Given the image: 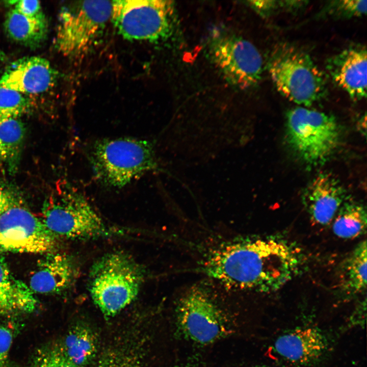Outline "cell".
<instances>
[{"label":"cell","instance_id":"1","mask_svg":"<svg viewBox=\"0 0 367 367\" xmlns=\"http://www.w3.org/2000/svg\"><path fill=\"white\" fill-rule=\"evenodd\" d=\"M303 261L301 250L288 240L255 237L212 249L199 269L225 286L269 293L281 289L295 277Z\"/></svg>","mask_w":367,"mask_h":367},{"label":"cell","instance_id":"2","mask_svg":"<svg viewBox=\"0 0 367 367\" xmlns=\"http://www.w3.org/2000/svg\"><path fill=\"white\" fill-rule=\"evenodd\" d=\"M89 160L97 181L111 188H123L158 167L153 143L130 138L95 141Z\"/></svg>","mask_w":367,"mask_h":367},{"label":"cell","instance_id":"3","mask_svg":"<svg viewBox=\"0 0 367 367\" xmlns=\"http://www.w3.org/2000/svg\"><path fill=\"white\" fill-rule=\"evenodd\" d=\"M144 279L142 267L126 253H109L96 261L90 270L91 297L107 318L114 317L137 297Z\"/></svg>","mask_w":367,"mask_h":367},{"label":"cell","instance_id":"4","mask_svg":"<svg viewBox=\"0 0 367 367\" xmlns=\"http://www.w3.org/2000/svg\"><path fill=\"white\" fill-rule=\"evenodd\" d=\"M41 218L57 238L87 240L110 236L109 227L77 189L62 184L45 201Z\"/></svg>","mask_w":367,"mask_h":367},{"label":"cell","instance_id":"5","mask_svg":"<svg viewBox=\"0 0 367 367\" xmlns=\"http://www.w3.org/2000/svg\"><path fill=\"white\" fill-rule=\"evenodd\" d=\"M340 130L330 114L299 107L286 114L285 140L295 157L305 165L325 163L337 149Z\"/></svg>","mask_w":367,"mask_h":367},{"label":"cell","instance_id":"6","mask_svg":"<svg viewBox=\"0 0 367 367\" xmlns=\"http://www.w3.org/2000/svg\"><path fill=\"white\" fill-rule=\"evenodd\" d=\"M268 69L277 90L300 106H309L325 94L321 71L308 54L296 46L277 45L270 55Z\"/></svg>","mask_w":367,"mask_h":367},{"label":"cell","instance_id":"7","mask_svg":"<svg viewBox=\"0 0 367 367\" xmlns=\"http://www.w3.org/2000/svg\"><path fill=\"white\" fill-rule=\"evenodd\" d=\"M111 18L119 35L129 41L155 42L169 37L175 21L173 2L112 1Z\"/></svg>","mask_w":367,"mask_h":367},{"label":"cell","instance_id":"8","mask_svg":"<svg viewBox=\"0 0 367 367\" xmlns=\"http://www.w3.org/2000/svg\"><path fill=\"white\" fill-rule=\"evenodd\" d=\"M111 11L108 1H75L64 8L57 40L60 51L70 57L88 53L101 36Z\"/></svg>","mask_w":367,"mask_h":367},{"label":"cell","instance_id":"9","mask_svg":"<svg viewBox=\"0 0 367 367\" xmlns=\"http://www.w3.org/2000/svg\"><path fill=\"white\" fill-rule=\"evenodd\" d=\"M176 314L184 336L197 344H212L231 332L225 313L208 290L200 285L192 287L181 296Z\"/></svg>","mask_w":367,"mask_h":367},{"label":"cell","instance_id":"10","mask_svg":"<svg viewBox=\"0 0 367 367\" xmlns=\"http://www.w3.org/2000/svg\"><path fill=\"white\" fill-rule=\"evenodd\" d=\"M209 52L215 65L233 85L247 89L260 81L262 57L248 40L233 35L217 37L211 43Z\"/></svg>","mask_w":367,"mask_h":367},{"label":"cell","instance_id":"11","mask_svg":"<svg viewBox=\"0 0 367 367\" xmlns=\"http://www.w3.org/2000/svg\"><path fill=\"white\" fill-rule=\"evenodd\" d=\"M57 238L41 219L17 204L0 215V251L53 252Z\"/></svg>","mask_w":367,"mask_h":367},{"label":"cell","instance_id":"12","mask_svg":"<svg viewBox=\"0 0 367 367\" xmlns=\"http://www.w3.org/2000/svg\"><path fill=\"white\" fill-rule=\"evenodd\" d=\"M275 352L285 361L308 367L318 364L330 351L328 336L315 326H298L279 335L274 344Z\"/></svg>","mask_w":367,"mask_h":367},{"label":"cell","instance_id":"13","mask_svg":"<svg viewBox=\"0 0 367 367\" xmlns=\"http://www.w3.org/2000/svg\"><path fill=\"white\" fill-rule=\"evenodd\" d=\"M366 63L365 46L354 45L328 60L326 69L333 82L358 101L366 97Z\"/></svg>","mask_w":367,"mask_h":367},{"label":"cell","instance_id":"14","mask_svg":"<svg viewBox=\"0 0 367 367\" xmlns=\"http://www.w3.org/2000/svg\"><path fill=\"white\" fill-rule=\"evenodd\" d=\"M57 72L42 57H24L13 63L0 78V86L22 94H38L52 88Z\"/></svg>","mask_w":367,"mask_h":367},{"label":"cell","instance_id":"15","mask_svg":"<svg viewBox=\"0 0 367 367\" xmlns=\"http://www.w3.org/2000/svg\"><path fill=\"white\" fill-rule=\"evenodd\" d=\"M346 192L337 178L330 173L318 174L307 186L303 203L311 220L316 224L327 225L332 222L344 203Z\"/></svg>","mask_w":367,"mask_h":367},{"label":"cell","instance_id":"16","mask_svg":"<svg viewBox=\"0 0 367 367\" xmlns=\"http://www.w3.org/2000/svg\"><path fill=\"white\" fill-rule=\"evenodd\" d=\"M77 268L69 256L54 252L39 260L30 279V289L33 293L58 294L73 283Z\"/></svg>","mask_w":367,"mask_h":367},{"label":"cell","instance_id":"17","mask_svg":"<svg viewBox=\"0 0 367 367\" xmlns=\"http://www.w3.org/2000/svg\"><path fill=\"white\" fill-rule=\"evenodd\" d=\"M37 306L33 292L14 276L0 256V314L30 313Z\"/></svg>","mask_w":367,"mask_h":367},{"label":"cell","instance_id":"18","mask_svg":"<svg viewBox=\"0 0 367 367\" xmlns=\"http://www.w3.org/2000/svg\"><path fill=\"white\" fill-rule=\"evenodd\" d=\"M366 242H360L340 264L337 286L345 297L355 296L366 287Z\"/></svg>","mask_w":367,"mask_h":367},{"label":"cell","instance_id":"19","mask_svg":"<svg viewBox=\"0 0 367 367\" xmlns=\"http://www.w3.org/2000/svg\"><path fill=\"white\" fill-rule=\"evenodd\" d=\"M4 29L12 40L31 48L40 45L46 39L48 32L46 20L27 17L14 9L7 13Z\"/></svg>","mask_w":367,"mask_h":367},{"label":"cell","instance_id":"20","mask_svg":"<svg viewBox=\"0 0 367 367\" xmlns=\"http://www.w3.org/2000/svg\"><path fill=\"white\" fill-rule=\"evenodd\" d=\"M61 348L74 365L77 367H86L96 355L97 338L89 326L82 323L76 324L66 334Z\"/></svg>","mask_w":367,"mask_h":367},{"label":"cell","instance_id":"21","mask_svg":"<svg viewBox=\"0 0 367 367\" xmlns=\"http://www.w3.org/2000/svg\"><path fill=\"white\" fill-rule=\"evenodd\" d=\"M366 210L361 204L345 201L332 220V230L339 238L352 239L366 232Z\"/></svg>","mask_w":367,"mask_h":367},{"label":"cell","instance_id":"22","mask_svg":"<svg viewBox=\"0 0 367 367\" xmlns=\"http://www.w3.org/2000/svg\"><path fill=\"white\" fill-rule=\"evenodd\" d=\"M25 129L18 119L0 123V163L16 159L23 144Z\"/></svg>","mask_w":367,"mask_h":367},{"label":"cell","instance_id":"23","mask_svg":"<svg viewBox=\"0 0 367 367\" xmlns=\"http://www.w3.org/2000/svg\"><path fill=\"white\" fill-rule=\"evenodd\" d=\"M30 106L23 94L0 86V123L18 119L29 111Z\"/></svg>","mask_w":367,"mask_h":367},{"label":"cell","instance_id":"24","mask_svg":"<svg viewBox=\"0 0 367 367\" xmlns=\"http://www.w3.org/2000/svg\"><path fill=\"white\" fill-rule=\"evenodd\" d=\"M366 1L339 0L330 2L323 8L322 15L337 18L360 17L366 13Z\"/></svg>","mask_w":367,"mask_h":367},{"label":"cell","instance_id":"25","mask_svg":"<svg viewBox=\"0 0 367 367\" xmlns=\"http://www.w3.org/2000/svg\"><path fill=\"white\" fill-rule=\"evenodd\" d=\"M33 367L77 366L67 358L61 347H46L37 352Z\"/></svg>","mask_w":367,"mask_h":367},{"label":"cell","instance_id":"26","mask_svg":"<svg viewBox=\"0 0 367 367\" xmlns=\"http://www.w3.org/2000/svg\"><path fill=\"white\" fill-rule=\"evenodd\" d=\"M14 4V9L20 14L30 18L46 20L39 1L21 0L15 1Z\"/></svg>","mask_w":367,"mask_h":367},{"label":"cell","instance_id":"27","mask_svg":"<svg viewBox=\"0 0 367 367\" xmlns=\"http://www.w3.org/2000/svg\"><path fill=\"white\" fill-rule=\"evenodd\" d=\"M251 8L263 16H269L278 10H288L287 1H252L248 2Z\"/></svg>","mask_w":367,"mask_h":367},{"label":"cell","instance_id":"28","mask_svg":"<svg viewBox=\"0 0 367 367\" xmlns=\"http://www.w3.org/2000/svg\"><path fill=\"white\" fill-rule=\"evenodd\" d=\"M13 340L11 331L0 325V367H3L8 356Z\"/></svg>","mask_w":367,"mask_h":367},{"label":"cell","instance_id":"29","mask_svg":"<svg viewBox=\"0 0 367 367\" xmlns=\"http://www.w3.org/2000/svg\"><path fill=\"white\" fill-rule=\"evenodd\" d=\"M16 204L12 194L0 186V215Z\"/></svg>","mask_w":367,"mask_h":367},{"label":"cell","instance_id":"30","mask_svg":"<svg viewBox=\"0 0 367 367\" xmlns=\"http://www.w3.org/2000/svg\"><path fill=\"white\" fill-rule=\"evenodd\" d=\"M97 367H129L124 361L114 357H108L103 359Z\"/></svg>","mask_w":367,"mask_h":367},{"label":"cell","instance_id":"31","mask_svg":"<svg viewBox=\"0 0 367 367\" xmlns=\"http://www.w3.org/2000/svg\"><path fill=\"white\" fill-rule=\"evenodd\" d=\"M255 367H273V366H267V365H260V366H256Z\"/></svg>","mask_w":367,"mask_h":367}]
</instances>
